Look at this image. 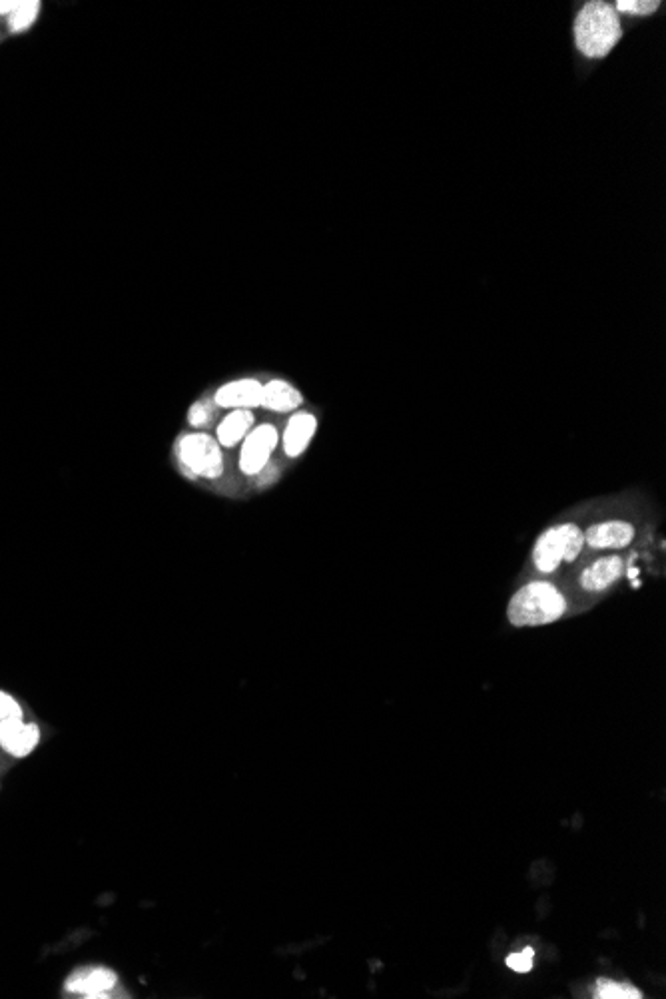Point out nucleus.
Here are the masks:
<instances>
[{
  "instance_id": "nucleus-1",
  "label": "nucleus",
  "mask_w": 666,
  "mask_h": 999,
  "mask_svg": "<svg viewBox=\"0 0 666 999\" xmlns=\"http://www.w3.org/2000/svg\"><path fill=\"white\" fill-rule=\"evenodd\" d=\"M565 611L567 601L553 583L533 581L511 597L507 617L513 627H541L559 621Z\"/></svg>"
},
{
  "instance_id": "nucleus-2",
  "label": "nucleus",
  "mask_w": 666,
  "mask_h": 999,
  "mask_svg": "<svg viewBox=\"0 0 666 999\" xmlns=\"http://www.w3.org/2000/svg\"><path fill=\"white\" fill-rule=\"evenodd\" d=\"M623 34L619 12L607 2H589L577 16L575 40L589 58L607 56Z\"/></svg>"
},
{
  "instance_id": "nucleus-3",
  "label": "nucleus",
  "mask_w": 666,
  "mask_h": 999,
  "mask_svg": "<svg viewBox=\"0 0 666 999\" xmlns=\"http://www.w3.org/2000/svg\"><path fill=\"white\" fill-rule=\"evenodd\" d=\"M585 547V531L577 523H559L545 529L533 547L537 571L551 575L563 563H573Z\"/></svg>"
},
{
  "instance_id": "nucleus-4",
  "label": "nucleus",
  "mask_w": 666,
  "mask_h": 999,
  "mask_svg": "<svg viewBox=\"0 0 666 999\" xmlns=\"http://www.w3.org/2000/svg\"><path fill=\"white\" fill-rule=\"evenodd\" d=\"M178 457L180 463L198 477H218L224 467L218 439L206 433L184 435L178 443Z\"/></svg>"
},
{
  "instance_id": "nucleus-5",
  "label": "nucleus",
  "mask_w": 666,
  "mask_h": 999,
  "mask_svg": "<svg viewBox=\"0 0 666 999\" xmlns=\"http://www.w3.org/2000/svg\"><path fill=\"white\" fill-rule=\"evenodd\" d=\"M276 445H278V429L270 423L258 425L244 439L242 453H240V469L246 475L262 473L266 469Z\"/></svg>"
},
{
  "instance_id": "nucleus-6",
  "label": "nucleus",
  "mask_w": 666,
  "mask_h": 999,
  "mask_svg": "<svg viewBox=\"0 0 666 999\" xmlns=\"http://www.w3.org/2000/svg\"><path fill=\"white\" fill-rule=\"evenodd\" d=\"M637 537L633 523L625 519H609L591 525L585 531V545L597 551H617L627 549Z\"/></svg>"
},
{
  "instance_id": "nucleus-7",
  "label": "nucleus",
  "mask_w": 666,
  "mask_h": 999,
  "mask_svg": "<svg viewBox=\"0 0 666 999\" xmlns=\"http://www.w3.org/2000/svg\"><path fill=\"white\" fill-rule=\"evenodd\" d=\"M40 740V730L34 722H24L22 716L0 722V746L16 758L28 756Z\"/></svg>"
},
{
  "instance_id": "nucleus-8",
  "label": "nucleus",
  "mask_w": 666,
  "mask_h": 999,
  "mask_svg": "<svg viewBox=\"0 0 666 999\" xmlns=\"http://www.w3.org/2000/svg\"><path fill=\"white\" fill-rule=\"evenodd\" d=\"M262 383L258 379L246 377L222 385L216 391V405L228 409H254L262 403Z\"/></svg>"
},
{
  "instance_id": "nucleus-9",
  "label": "nucleus",
  "mask_w": 666,
  "mask_h": 999,
  "mask_svg": "<svg viewBox=\"0 0 666 999\" xmlns=\"http://www.w3.org/2000/svg\"><path fill=\"white\" fill-rule=\"evenodd\" d=\"M623 559L619 555H607L597 559L581 573V587L589 593H601L615 585L623 575Z\"/></svg>"
},
{
  "instance_id": "nucleus-10",
  "label": "nucleus",
  "mask_w": 666,
  "mask_h": 999,
  "mask_svg": "<svg viewBox=\"0 0 666 999\" xmlns=\"http://www.w3.org/2000/svg\"><path fill=\"white\" fill-rule=\"evenodd\" d=\"M114 986H116V974H112L106 968H92L74 974L66 984V992L80 994L84 998H108Z\"/></svg>"
},
{
  "instance_id": "nucleus-11",
  "label": "nucleus",
  "mask_w": 666,
  "mask_h": 999,
  "mask_svg": "<svg viewBox=\"0 0 666 999\" xmlns=\"http://www.w3.org/2000/svg\"><path fill=\"white\" fill-rule=\"evenodd\" d=\"M318 429V419L316 415L308 413V411H300L296 415H292V419L288 421V427L284 431V451L288 457H298L302 455L314 433Z\"/></svg>"
},
{
  "instance_id": "nucleus-12",
  "label": "nucleus",
  "mask_w": 666,
  "mask_h": 999,
  "mask_svg": "<svg viewBox=\"0 0 666 999\" xmlns=\"http://www.w3.org/2000/svg\"><path fill=\"white\" fill-rule=\"evenodd\" d=\"M304 397L302 393L288 381L284 379H272L262 387V403L260 407H266L276 413H288L294 411L302 405Z\"/></svg>"
},
{
  "instance_id": "nucleus-13",
  "label": "nucleus",
  "mask_w": 666,
  "mask_h": 999,
  "mask_svg": "<svg viewBox=\"0 0 666 999\" xmlns=\"http://www.w3.org/2000/svg\"><path fill=\"white\" fill-rule=\"evenodd\" d=\"M252 425H254V415L250 409H234L218 425L220 447H236L252 431Z\"/></svg>"
},
{
  "instance_id": "nucleus-14",
  "label": "nucleus",
  "mask_w": 666,
  "mask_h": 999,
  "mask_svg": "<svg viewBox=\"0 0 666 999\" xmlns=\"http://www.w3.org/2000/svg\"><path fill=\"white\" fill-rule=\"evenodd\" d=\"M40 2L38 0H18L16 8L8 14L6 18V26L12 34H20V32H26L38 18L40 14Z\"/></svg>"
},
{
  "instance_id": "nucleus-15",
  "label": "nucleus",
  "mask_w": 666,
  "mask_h": 999,
  "mask_svg": "<svg viewBox=\"0 0 666 999\" xmlns=\"http://www.w3.org/2000/svg\"><path fill=\"white\" fill-rule=\"evenodd\" d=\"M595 998L597 999H641L643 994L623 982H613V980H599L595 986Z\"/></svg>"
},
{
  "instance_id": "nucleus-16",
  "label": "nucleus",
  "mask_w": 666,
  "mask_h": 999,
  "mask_svg": "<svg viewBox=\"0 0 666 999\" xmlns=\"http://www.w3.org/2000/svg\"><path fill=\"white\" fill-rule=\"evenodd\" d=\"M661 2L657 0H621L615 4L617 12H627V14H653Z\"/></svg>"
},
{
  "instance_id": "nucleus-17",
  "label": "nucleus",
  "mask_w": 666,
  "mask_h": 999,
  "mask_svg": "<svg viewBox=\"0 0 666 999\" xmlns=\"http://www.w3.org/2000/svg\"><path fill=\"white\" fill-rule=\"evenodd\" d=\"M533 956V948H525L521 954H511L507 958V966L517 974H527L533 970Z\"/></svg>"
},
{
  "instance_id": "nucleus-18",
  "label": "nucleus",
  "mask_w": 666,
  "mask_h": 999,
  "mask_svg": "<svg viewBox=\"0 0 666 999\" xmlns=\"http://www.w3.org/2000/svg\"><path fill=\"white\" fill-rule=\"evenodd\" d=\"M16 716H22L20 704L8 692L0 690V722L8 720V718H16Z\"/></svg>"
},
{
  "instance_id": "nucleus-19",
  "label": "nucleus",
  "mask_w": 666,
  "mask_h": 999,
  "mask_svg": "<svg viewBox=\"0 0 666 999\" xmlns=\"http://www.w3.org/2000/svg\"><path fill=\"white\" fill-rule=\"evenodd\" d=\"M210 417H212V411L206 403H194L190 407V413H188V419L194 427H202L206 423H210Z\"/></svg>"
},
{
  "instance_id": "nucleus-20",
  "label": "nucleus",
  "mask_w": 666,
  "mask_h": 999,
  "mask_svg": "<svg viewBox=\"0 0 666 999\" xmlns=\"http://www.w3.org/2000/svg\"><path fill=\"white\" fill-rule=\"evenodd\" d=\"M16 4H18V0H0V16L8 18V14L16 8Z\"/></svg>"
}]
</instances>
